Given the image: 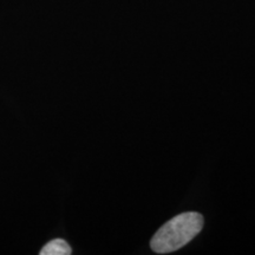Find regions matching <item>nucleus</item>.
<instances>
[{
    "label": "nucleus",
    "mask_w": 255,
    "mask_h": 255,
    "mask_svg": "<svg viewBox=\"0 0 255 255\" xmlns=\"http://www.w3.org/2000/svg\"><path fill=\"white\" fill-rule=\"evenodd\" d=\"M203 216L200 213L188 212L175 216L156 232L150 241L155 253L175 252L193 240L203 228Z\"/></svg>",
    "instance_id": "f257e3e1"
},
{
    "label": "nucleus",
    "mask_w": 255,
    "mask_h": 255,
    "mask_svg": "<svg viewBox=\"0 0 255 255\" xmlns=\"http://www.w3.org/2000/svg\"><path fill=\"white\" fill-rule=\"evenodd\" d=\"M40 255H70L71 254V247L66 241L62 239L50 241L40 251Z\"/></svg>",
    "instance_id": "f03ea898"
}]
</instances>
